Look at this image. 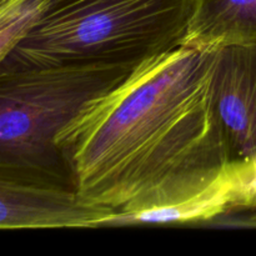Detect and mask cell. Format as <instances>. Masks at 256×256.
Wrapping results in <instances>:
<instances>
[{"mask_svg":"<svg viewBox=\"0 0 256 256\" xmlns=\"http://www.w3.org/2000/svg\"><path fill=\"white\" fill-rule=\"evenodd\" d=\"M216 46L182 44L144 59L60 132L82 199L116 214L214 198L252 206V180L232 164L212 102Z\"/></svg>","mask_w":256,"mask_h":256,"instance_id":"1","label":"cell"},{"mask_svg":"<svg viewBox=\"0 0 256 256\" xmlns=\"http://www.w3.org/2000/svg\"><path fill=\"white\" fill-rule=\"evenodd\" d=\"M198 0H48L0 72L142 62L184 44Z\"/></svg>","mask_w":256,"mask_h":256,"instance_id":"2","label":"cell"},{"mask_svg":"<svg viewBox=\"0 0 256 256\" xmlns=\"http://www.w3.org/2000/svg\"><path fill=\"white\" fill-rule=\"evenodd\" d=\"M139 62L0 72V178L74 189L56 138L88 102L119 85Z\"/></svg>","mask_w":256,"mask_h":256,"instance_id":"3","label":"cell"},{"mask_svg":"<svg viewBox=\"0 0 256 256\" xmlns=\"http://www.w3.org/2000/svg\"><path fill=\"white\" fill-rule=\"evenodd\" d=\"M212 92L232 164L249 175L256 202V42L218 45Z\"/></svg>","mask_w":256,"mask_h":256,"instance_id":"4","label":"cell"},{"mask_svg":"<svg viewBox=\"0 0 256 256\" xmlns=\"http://www.w3.org/2000/svg\"><path fill=\"white\" fill-rule=\"evenodd\" d=\"M116 212L82 199L76 190L0 178V228L108 226Z\"/></svg>","mask_w":256,"mask_h":256,"instance_id":"5","label":"cell"},{"mask_svg":"<svg viewBox=\"0 0 256 256\" xmlns=\"http://www.w3.org/2000/svg\"><path fill=\"white\" fill-rule=\"evenodd\" d=\"M256 42V0H198L184 44Z\"/></svg>","mask_w":256,"mask_h":256,"instance_id":"6","label":"cell"},{"mask_svg":"<svg viewBox=\"0 0 256 256\" xmlns=\"http://www.w3.org/2000/svg\"><path fill=\"white\" fill-rule=\"evenodd\" d=\"M48 0H0V59L32 26Z\"/></svg>","mask_w":256,"mask_h":256,"instance_id":"7","label":"cell"},{"mask_svg":"<svg viewBox=\"0 0 256 256\" xmlns=\"http://www.w3.org/2000/svg\"><path fill=\"white\" fill-rule=\"evenodd\" d=\"M252 209H254V210H255L254 215H252V224L256 225V202H254V205H252Z\"/></svg>","mask_w":256,"mask_h":256,"instance_id":"8","label":"cell"}]
</instances>
